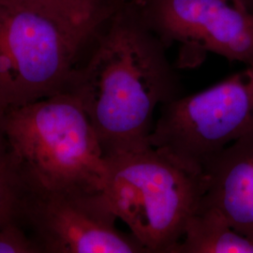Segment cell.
Instances as JSON below:
<instances>
[{
	"label": "cell",
	"mask_w": 253,
	"mask_h": 253,
	"mask_svg": "<svg viewBox=\"0 0 253 253\" xmlns=\"http://www.w3.org/2000/svg\"><path fill=\"white\" fill-rule=\"evenodd\" d=\"M90 43L66 89L85 111L105 157L150 145L156 110L183 95L167 45L134 0L123 1Z\"/></svg>",
	"instance_id": "cell-1"
},
{
	"label": "cell",
	"mask_w": 253,
	"mask_h": 253,
	"mask_svg": "<svg viewBox=\"0 0 253 253\" xmlns=\"http://www.w3.org/2000/svg\"><path fill=\"white\" fill-rule=\"evenodd\" d=\"M2 118L28 193L101 191L107 160L89 118L68 89L9 109Z\"/></svg>",
	"instance_id": "cell-2"
},
{
	"label": "cell",
	"mask_w": 253,
	"mask_h": 253,
	"mask_svg": "<svg viewBox=\"0 0 253 253\" xmlns=\"http://www.w3.org/2000/svg\"><path fill=\"white\" fill-rule=\"evenodd\" d=\"M101 190L111 210L148 253H171L197 211L205 176L152 145L106 157Z\"/></svg>",
	"instance_id": "cell-3"
},
{
	"label": "cell",
	"mask_w": 253,
	"mask_h": 253,
	"mask_svg": "<svg viewBox=\"0 0 253 253\" xmlns=\"http://www.w3.org/2000/svg\"><path fill=\"white\" fill-rule=\"evenodd\" d=\"M80 52L51 17L0 0V112L65 90Z\"/></svg>",
	"instance_id": "cell-4"
},
{
	"label": "cell",
	"mask_w": 253,
	"mask_h": 253,
	"mask_svg": "<svg viewBox=\"0 0 253 253\" xmlns=\"http://www.w3.org/2000/svg\"><path fill=\"white\" fill-rule=\"evenodd\" d=\"M205 90L161 106L149 143L202 171L213 156L253 131V64Z\"/></svg>",
	"instance_id": "cell-5"
},
{
	"label": "cell",
	"mask_w": 253,
	"mask_h": 253,
	"mask_svg": "<svg viewBox=\"0 0 253 253\" xmlns=\"http://www.w3.org/2000/svg\"><path fill=\"white\" fill-rule=\"evenodd\" d=\"M22 213L42 253H148L134 235L118 229V217L99 190L30 192Z\"/></svg>",
	"instance_id": "cell-6"
},
{
	"label": "cell",
	"mask_w": 253,
	"mask_h": 253,
	"mask_svg": "<svg viewBox=\"0 0 253 253\" xmlns=\"http://www.w3.org/2000/svg\"><path fill=\"white\" fill-rule=\"evenodd\" d=\"M145 21L166 45L177 42L253 64V9L235 0H143Z\"/></svg>",
	"instance_id": "cell-7"
},
{
	"label": "cell",
	"mask_w": 253,
	"mask_h": 253,
	"mask_svg": "<svg viewBox=\"0 0 253 253\" xmlns=\"http://www.w3.org/2000/svg\"><path fill=\"white\" fill-rule=\"evenodd\" d=\"M202 171L205 191L199 207L215 211L253 241V131L213 156Z\"/></svg>",
	"instance_id": "cell-8"
},
{
	"label": "cell",
	"mask_w": 253,
	"mask_h": 253,
	"mask_svg": "<svg viewBox=\"0 0 253 253\" xmlns=\"http://www.w3.org/2000/svg\"><path fill=\"white\" fill-rule=\"evenodd\" d=\"M54 20L80 51L125 0H18Z\"/></svg>",
	"instance_id": "cell-9"
},
{
	"label": "cell",
	"mask_w": 253,
	"mask_h": 253,
	"mask_svg": "<svg viewBox=\"0 0 253 253\" xmlns=\"http://www.w3.org/2000/svg\"><path fill=\"white\" fill-rule=\"evenodd\" d=\"M171 253H253V241L237 233L215 211L199 207Z\"/></svg>",
	"instance_id": "cell-10"
},
{
	"label": "cell",
	"mask_w": 253,
	"mask_h": 253,
	"mask_svg": "<svg viewBox=\"0 0 253 253\" xmlns=\"http://www.w3.org/2000/svg\"><path fill=\"white\" fill-rule=\"evenodd\" d=\"M28 194L3 126L0 112V227L22 213Z\"/></svg>",
	"instance_id": "cell-11"
},
{
	"label": "cell",
	"mask_w": 253,
	"mask_h": 253,
	"mask_svg": "<svg viewBox=\"0 0 253 253\" xmlns=\"http://www.w3.org/2000/svg\"><path fill=\"white\" fill-rule=\"evenodd\" d=\"M42 253L36 240H31L14 220L0 227V253Z\"/></svg>",
	"instance_id": "cell-12"
},
{
	"label": "cell",
	"mask_w": 253,
	"mask_h": 253,
	"mask_svg": "<svg viewBox=\"0 0 253 253\" xmlns=\"http://www.w3.org/2000/svg\"><path fill=\"white\" fill-rule=\"evenodd\" d=\"M238 4L243 6L244 8L253 9V0H235Z\"/></svg>",
	"instance_id": "cell-13"
},
{
	"label": "cell",
	"mask_w": 253,
	"mask_h": 253,
	"mask_svg": "<svg viewBox=\"0 0 253 253\" xmlns=\"http://www.w3.org/2000/svg\"><path fill=\"white\" fill-rule=\"evenodd\" d=\"M134 1H136V2H137V3H140V2H142V1H143V0H134Z\"/></svg>",
	"instance_id": "cell-14"
}]
</instances>
